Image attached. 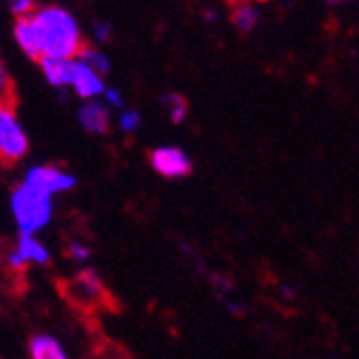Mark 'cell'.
I'll return each instance as SVG.
<instances>
[{"instance_id":"obj_1","label":"cell","mask_w":359,"mask_h":359,"mask_svg":"<svg viewBox=\"0 0 359 359\" xmlns=\"http://www.w3.org/2000/svg\"><path fill=\"white\" fill-rule=\"evenodd\" d=\"M30 20L37 30L41 56L52 54V56L76 58V54L84 46L76 18L69 11H65L62 7L50 5V7H41V9H32Z\"/></svg>"},{"instance_id":"obj_2","label":"cell","mask_w":359,"mask_h":359,"mask_svg":"<svg viewBox=\"0 0 359 359\" xmlns=\"http://www.w3.org/2000/svg\"><path fill=\"white\" fill-rule=\"evenodd\" d=\"M52 194L37 189L30 183H22L11 194V213L20 228V233L35 235L46 228L52 219Z\"/></svg>"},{"instance_id":"obj_3","label":"cell","mask_w":359,"mask_h":359,"mask_svg":"<svg viewBox=\"0 0 359 359\" xmlns=\"http://www.w3.org/2000/svg\"><path fill=\"white\" fill-rule=\"evenodd\" d=\"M28 151V138L13 106H0V161L7 166L20 161Z\"/></svg>"},{"instance_id":"obj_4","label":"cell","mask_w":359,"mask_h":359,"mask_svg":"<svg viewBox=\"0 0 359 359\" xmlns=\"http://www.w3.org/2000/svg\"><path fill=\"white\" fill-rule=\"evenodd\" d=\"M151 166L166 179H181L191 172V159L179 147H157L151 151Z\"/></svg>"},{"instance_id":"obj_5","label":"cell","mask_w":359,"mask_h":359,"mask_svg":"<svg viewBox=\"0 0 359 359\" xmlns=\"http://www.w3.org/2000/svg\"><path fill=\"white\" fill-rule=\"evenodd\" d=\"M24 181L48 194H60L76 187V177L60 170L58 166H35L26 172Z\"/></svg>"},{"instance_id":"obj_6","label":"cell","mask_w":359,"mask_h":359,"mask_svg":"<svg viewBox=\"0 0 359 359\" xmlns=\"http://www.w3.org/2000/svg\"><path fill=\"white\" fill-rule=\"evenodd\" d=\"M104 295H106V288L102 284V278L97 276L93 269H84L82 273H78L72 280L69 299H74L76 304L95 306V302L104 299Z\"/></svg>"},{"instance_id":"obj_7","label":"cell","mask_w":359,"mask_h":359,"mask_svg":"<svg viewBox=\"0 0 359 359\" xmlns=\"http://www.w3.org/2000/svg\"><path fill=\"white\" fill-rule=\"evenodd\" d=\"M78 123L84 132L104 136L110 132V108L104 102L97 100H84V104L78 110Z\"/></svg>"},{"instance_id":"obj_8","label":"cell","mask_w":359,"mask_h":359,"mask_svg":"<svg viewBox=\"0 0 359 359\" xmlns=\"http://www.w3.org/2000/svg\"><path fill=\"white\" fill-rule=\"evenodd\" d=\"M72 86H74V90L80 100H97V97H100L106 88L104 76L97 74L93 67H88V65L82 62L80 58H76V62H74Z\"/></svg>"},{"instance_id":"obj_9","label":"cell","mask_w":359,"mask_h":359,"mask_svg":"<svg viewBox=\"0 0 359 359\" xmlns=\"http://www.w3.org/2000/svg\"><path fill=\"white\" fill-rule=\"evenodd\" d=\"M37 62H39L41 74H43V78L48 80V84H52L54 88L72 86V78H74V62H76V58L43 54Z\"/></svg>"},{"instance_id":"obj_10","label":"cell","mask_w":359,"mask_h":359,"mask_svg":"<svg viewBox=\"0 0 359 359\" xmlns=\"http://www.w3.org/2000/svg\"><path fill=\"white\" fill-rule=\"evenodd\" d=\"M13 35H15V41H18L20 50L30 60H39L41 58V46H39V37H37L35 24H32V20H30V13L18 15L15 26H13Z\"/></svg>"},{"instance_id":"obj_11","label":"cell","mask_w":359,"mask_h":359,"mask_svg":"<svg viewBox=\"0 0 359 359\" xmlns=\"http://www.w3.org/2000/svg\"><path fill=\"white\" fill-rule=\"evenodd\" d=\"M15 250L26 258V263H37V265H48L50 263V252H48V248L35 235L20 233V239H18V248Z\"/></svg>"},{"instance_id":"obj_12","label":"cell","mask_w":359,"mask_h":359,"mask_svg":"<svg viewBox=\"0 0 359 359\" xmlns=\"http://www.w3.org/2000/svg\"><path fill=\"white\" fill-rule=\"evenodd\" d=\"M28 351H30V357L32 359H65L67 353L62 351L60 342L52 336H46V334H39L30 340L28 344Z\"/></svg>"},{"instance_id":"obj_13","label":"cell","mask_w":359,"mask_h":359,"mask_svg":"<svg viewBox=\"0 0 359 359\" xmlns=\"http://www.w3.org/2000/svg\"><path fill=\"white\" fill-rule=\"evenodd\" d=\"M260 22V11L250 5V3H241L239 7H235L233 11V24L237 26L239 32H252Z\"/></svg>"},{"instance_id":"obj_14","label":"cell","mask_w":359,"mask_h":359,"mask_svg":"<svg viewBox=\"0 0 359 359\" xmlns=\"http://www.w3.org/2000/svg\"><path fill=\"white\" fill-rule=\"evenodd\" d=\"M76 58H80L82 62H86L88 67H93L97 74H102L106 76L110 72V58L102 52V50H97V48H88V46H82L80 52L76 54Z\"/></svg>"},{"instance_id":"obj_15","label":"cell","mask_w":359,"mask_h":359,"mask_svg":"<svg viewBox=\"0 0 359 359\" xmlns=\"http://www.w3.org/2000/svg\"><path fill=\"white\" fill-rule=\"evenodd\" d=\"M161 106H164L170 114V121L172 123H183L185 116H187V102L183 100V97L179 93H166V95H161Z\"/></svg>"},{"instance_id":"obj_16","label":"cell","mask_w":359,"mask_h":359,"mask_svg":"<svg viewBox=\"0 0 359 359\" xmlns=\"http://www.w3.org/2000/svg\"><path fill=\"white\" fill-rule=\"evenodd\" d=\"M13 104H15L13 80L9 78L3 60H0V106H13Z\"/></svg>"},{"instance_id":"obj_17","label":"cell","mask_w":359,"mask_h":359,"mask_svg":"<svg viewBox=\"0 0 359 359\" xmlns=\"http://www.w3.org/2000/svg\"><path fill=\"white\" fill-rule=\"evenodd\" d=\"M118 125H121V129L125 134H134L142 125V116L136 110H123L121 116H118Z\"/></svg>"},{"instance_id":"obj_18","label":"cell","mask_w":359,"mask_h":359,"mask_svg":"<svg viewBox=\"0 0 359 359\" xmlns=\"http://www.w3.org/2000/svg\"><path fill=\"white\" fill-rule=\"evenodd\" d=\"M102 95H104V104H106L108 108H123V106H125V100H123V95H121L118 88L108 86V88H104Z\"/></svg>"},{"instance_id":"obj_19","label":"cell","mask_w":359,"mask_h":359,"mask_svg":"<svg viewBox=\"0 0 359 359\" xmlns=\"http://www.w3.org/2000/svg\"><path fill=\"white\" fill-rule=\"evenodd\" d=\"M9 9L11 13L18 18V15H26L35 9V0H9Z\"/></svg>"},{"instance_id":"obj_20","label":"cell","mask_w":359,"mask_h":359,"mask_svg":"<svg viewBox=\"0 0 359 359\" xmlns=\"http://www.w3.org/2000/svg\"><path fill=\"white\" fill-rule=\"evenodd\" d=\"M69 256L76 260V263H84V260L90 258V250L84 243H80V241H72L69 243Z\"/></svg>"},{"instance_id":"obj_21","label":"cell","mask_w":359,"mask_h":359,"mask_svg":"<svg viewBox=\"0 0 359 359\" xmlns=\"http://www.w3.org/2000/svg\"><path fill=\"white\" fill-rule=\"evenodd\" d=\"M93 35H95L97 41H102V43L110 41V37H112V24L110 22H97L93 26Z\"/></svg>"},{"instance_id":"obj_22","label":"cell","mask_w":359,"mask_h":359,"mask_svg":"<svg viewBox=\"0 0 359 359\" xmlns=\"http://www.w3.org/2000/svg\"><path fill=\"white\" fill-rule=\"evenodd\" d=\"M7 265H9L11 269H15V271H22L28 263H26V258H24L18 250H13V252L7 256Z\"/></svg>"},{"instance_id":"obj_23","label":"cell","mask_w":359,"mask_h":359,"mask_svg":"<svg viewBox=\"0 0 359 359\" xmlns=\"http://www.w3.org/2000/svg\"><path fill=\"white\" fill-rule=\"evenodd\" d=\"M325 3H327V5H340L342 0H325Z\"/></svg>"}]
</instances>
